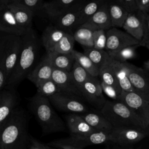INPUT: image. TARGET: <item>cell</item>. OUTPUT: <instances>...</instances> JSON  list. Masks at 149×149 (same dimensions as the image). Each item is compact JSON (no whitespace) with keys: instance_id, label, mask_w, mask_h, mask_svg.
<instances>
[{"instance_id":"obj_1","label":"cell","mask_w":149,"mask_h":149,"mask_svg":"<svg viewBox=\"0 0 149 149\" xmlns=\"http://www.w3.org/2000/svg\"><path fill=\"white\" fill-rule=\"evenodd\" d=\"M29 120L26 111L18 106L0 126V149H30L33 137L28 131Z\"/></svg>"},{"instance_id":"obj_2","label":"cell","mask_w":149,"mask_h":149,"mask_svg":"<svg viewBox=\"0 0 149 149\" xmlns=\"http://www.w3.org/2000/svg\"><path fill=\"white\" fill-rule=\"evenodd\" d=\"M22 46L17 64L10 75L7 86L16 87L37 65L40 49V41L37 32L33 28L22 36Z\"/></svg>"},{"instance_id":"obj_3","label":"cell","mask_w":149,"mask_h":149,"mask_svg":"<svg viewBox=\"0 0 149 149\" xmlns=\"http://www.w3.org/2000/svg\"><path fill=\"white\" fill-rule=\"evenodd\" d=\"M29 108L45 134L63 132L65 123L54 111L47 97L36 93L30 98Z\"/></svg>"},{"instance_id":"obj_4","label":"cell","mask_w":149,"mask_h":149,"mask_svg":"<svg viewBox=\"0 0 149 149\" xmlns=\"http://www.w3.org/2000/svg\"><path fill=\"white\" fill-rule=\"evenodd\" d=\"M100 112L110 122L113 127H128L148 130L144 120L128 106L120 101L107 100Z\"/></svg>"},{"instance_id":"obj_5","label":"cell","mask_w":149,"mask_h":149,"mask_svg":"<svg viewBox=\"0 0 149 149\" xmlns=\"http://www.w3.org/2000/svg\"><path fill=\"white\" fill-rule=\"evenodd\" d=\"M22 46V36L1 32L0 68L6 70L9 79L17 64Z\"/></svg>"},{"instance_id":"obj_6","label":"cell","mask_w":149,"mask_h":149,"mask_svg":"<svg viewBox=\"0 0 149 149\" xmlns=\"http://www.w3.org/2000/svg\"><path fill=\"white\" fill-rule=\"evenodd\" d=\"M110 132H97L85 134H72L70 136L55 140L47 144L50 147L61 149H84L91 145L110 142Z\"/></svg>"},{"instance_id":"obj_7","label":"cell","mask_w":149,"mask_h":149,"mask_svg":"<svg viewBox=\"0 0 149 149\" xmlns=\"http://www.w3.org/2000/svg\"><path fill=\"white\" fill-rule=\"evenodd\" d=\"M48 98L51 104L59 111L80 115L90 111L81 101L83 99L76 95L59 92Z\"/></svg>"},{"instance_id":"obj_8","label":"cell","mask_w":149,"mask_h":149,"mask_svg":"<svg viewBox=\"0 0 149 149\" xmlns=\"http://www.w3.org/2000/svg\"><path fill=\"white\" fill-rule=\"evenodd\" d=\"M149 134V130L134 127H113L110 132V142L122 146H130Z\"/></svg>"},{"instance_id":"obj_9","label":"cell","mask_w":149,"mask_h":149,"mask_svg":"<svg viewBox=\"0 0 149 149\" xmlns=\"http://www.w3.org/2000/svg\"><path fill=\"white\" fill-rule=\"evenodd\" d=\"M123 64L135 92L149 101V76L147 70L127 62Z\"/></svg>"},{"instance_id":"obj_10","label":"cell","mask_w":149,"mask_h":149,"mask_svg":"<svg viewBox=\"0 0 149 149\" xmlns=\"http://www.w3.org/2000/svg\"><path fill=\"white\" fill-rule=\"evenodd\" d=\"M80 90L83 100L86 101L99 111L104 107L107 100L104 95L98 77H94L85 82L80 86Z\"/></svg>"},{"instance_id":"obj_11","label":"cell","mask_w":149,"mask_h":149,"mask_svg":"<svg viewBox=\"0 0 149 149\" xmlns=\"http://www.w3.org/2000/svg\"><path fill=\"white\" fill-rule=\"evenodd\" d=\"M87 3L81 0H59L45 2L48 20L52 22L58 17L72 12L80 11Z\"/></svg>"},{"instance_id":"obj_12","label":"cell","mask_w":149,"mask_h":149,"mask_svg":"<svg viewBox=\"0 0 149 149\" xmlns=\"http://www.w3.org/2000/svg\"><path fill=\"white\" fill-rule=\"evenodd\" d=\"M106 34L105 50L108 52L116 51L129 46L140 45V41L133 38L126 31H121L116 27L111 28L106 31Z\"/></svg>"},{"instance_id":"obj_13","label":"cell","mask_w":149,"mask_h":149,"mask_svg":"<svg viewBox=\"0 0 149 149\" xmlns=\"http://www.w3.org/2000/svg\"><path fill=\"white\" fill-rule=\"evenodd\" d=\"M9 1L10 0L0 1V31L9 34L22 36L26 30L18 23L8 7Z\"/></svg>"},{"instance_id":"obj_14","label":"cell","mask_w":149,"mask_h":149,"mask_svg":"<svg viewBox=\"0 0 149 149\" xmlns=\"http://www.w3.org/2000/svg\"><path fill=\"white\" fill-rule=\"evenodd\" d=\"M19 95L16 87L6 86L0 91V126L19 106Z\"/></svg>"},{"instance_id":"obj_15","label":"cell","mask_w":149,"mask_h":149,"mask_svg":"<svg viewBox=\"0 0 149 149\" xmlns=\"http://www.w3.org/2000/svg\"><path fill=\"white\" fill-rule=\"evenodd\" d=\"M119 101L137 113L144 120L147 127L149 123V101L144 99L136 92L124 91L122 92Z\"/></svg>"},{"instance_id":"obj_16","label":"cell","mask_w":149,"mask_h":149,"mask_svg":"<svg viewBox=\"0 0 149 149\" xmlns=\"http://www.w3.org/2000/svg\"><path fill=\"white\" fill-rule=\"evenodd\" d=\"M81 27L88 28L93 31L103 30L106 31L112 28L108 1H105L90 20Z\"/></svg>"},{"instance_id":"obj_17","label":"cell","mask_w":149,"mask_h":149,"mask_svg":"<svg viewBox=\"0 0 149 149\" xmlns=\"http://www.w3.org/2000/svg\"><path fill=\"white\" fill-rule=\"evenodd\" d=\"M53 71L54 67L51 63L49 55L46 52L43 58L27 76V79L37 87L42 82L52 78Z\"/></svg>"},{"instance_id":"obj_18","label":"cell","mask_w":149,"mask_h":149,"mask_svg":"<svg viewBox=\"0 0 149 149\" xmlns=\"http://www.w3.org/2000/svg\"><path fill=\"white\" fill-rule=\"evenodd\" d=\"M52 79L57 84L61 92L76 95L83 99L80 88L74 81L70 72L54 68Z\"/></svg>"},{"instance_id":"obj_19","label":"cell","mask_w":149,"mask_h":149,"mask_svg":"<svg viewBox=\"0 0 149 149\" xmlns=\"http://www.w3.org/2000/svg\"><path fill=\"white\" fill-rule=\"evenodd\" d=\"M8 7L18 23L25 30L32 29L34 15L31 10L21 3L19 0H10Z\"/></svg>"},{"instance_id":"obj_20","label":"cell","mask_w":149,"mask_h":149,"mask_svg":"<svg viewBox=\"0 0 149 149\" xmlns=\"http://www.w3.org/2000/svg\"><path fill=\"white\" fill-rule=\"evenodd\" d=\"M144 14L140 11L129 14L123 26V29L135 39L141 41L144 36Z\"/></svg>"},{"instance_id":"obj_21","label":"cell","mask_w":149,"mask_h":149,"mask_svg":"<svg viewBox=\"0 0 149 149\" xmlns=\"http://www.w3.org/2000/svg\"><path fill=\"white\" fill-rule=\"evenodd\" d=\"M66 125L72 134H85L97 132L80 116V114L69 113L65 116Z\"/></svg>"},{"instance_id":"obj_22","label":"cell","mask_w":149,"mask_h":149,"mask_svg":"<svg viewBox=\"0 0 149 149\" xmlns=\"http://www.w3.org/2000/svg\"><path fill=\"white\" fill-rule=\"evenodd\" d=\"M65 33L52 24H49L45 29L42 34L41 42L47 53L54 52L55 47Z\"/></svg>"},{"instance_id":"obj_23","label":"cell","mask_w":149,"mask_h":149,"mask_svg":"<svg viewBox=\"0 0 149 149\" xmlns=\"http://www.w3.org/2000/svg\"><path fill=\"white\" fill-rule=\"evenodd\" d=\"M80 116L93 129L97 132H111L113 129L112 125L110 122L100 113L93 111H89Z\"/></svg>"},{"instance_id":"obj_24","label":"cell","mask_w":149,"mask_h":149,"mask_svg":"<svg viewBox=\"0 0 149 149\" xmlns=\"http://www.w3.org/2000/svg\"><path fill=\"white\" fill-rule=\"evenodd\" d=\"M108 63L113 70L122 91L126 92H135V90L129 80L127 71L124 66L123 63L118 62L111 57L109 58Z\"/></svg>"},{"instance_id":"obj_25","label":"cell","mask_w":149,"mask_h":149,"mask_svg":"<svg viewBox=\"0 0 149 149\" xmlns=\"http://www.w3.org/2000/svg\"><path fill=\"white\" fill-rule=\"evenodd\" d=\"M48 54L49 55L51 62L54 69L71 72L75 62V59L72 53L63 54L51 52Z\"/></svg>"},{"instance_id":"obj_26","label":"cell","mask_w":149,"mask_h":149,"mask_svg":"<svg viewBox=\"0 0 149 149\" xmlns=\"http://www.w3.org/2000/svg\"><path fill=\"white\" fill-rule=\"evenodd\" d=\"M105 2L104 0H97L87 2L79 12L74 29L76 30L87 22Z\"/></svg>"},{"instance_id":"obj_27","label":"cell","mask_w":149,"mask_h":149,"mask_svg":"<svg viewBox=\"0 0 149 149\" xmlns=\"http://www.w3.org/2000/svg\"><path fill=\"white\" fill-rule=\"evenodd\" d=\"M80 11L72 12L64 14L55 19L51 23L59 30L65 33L73 34V30L74 29Z\"/></svg>"},{"instance_id":"obj_28","label":"cell","mask_w":149,"mask_h":149,"mask_svg":"<svg viewBox=\"0 0 149 149\" xmlns=\"http://www.w3.org/2000/svg\"><path fill=\"white\" fill-rule=\"evenodd\" d=\"M112 27H123L129 13L115 1H108Z\"/></svg>"},{"instance_id":"obj_29","label":"cell","mask_w":149,"mask_h":149,"mask_svg":"<svg viewBox=\"0 0 149 149\" xmlns=\"http://www.w3.org/2000/svg\"><path fill=\"white\" fill-rule=\"evenodd\" d=\"M84 54L100 70L108 61L110 56L106 50H100L94 48H84Z\"/></svg>"},{"instance_id":"obj_30","label":"cell","mask_w":149,"mask_h":149,"mask_svg":"<svg viewBox=\"0 0 149 149\" xmlns=\"http://www.w3.org/2000/svg\"><path fill=\"white\" fill-rule=\"evenodd\" d=\"M72 54L73 55L75 61L77 62L90 74L94 77H99L100 69L84 53L80 52L74 49L73 50Z\"/></svg>"},{"instance_id":"obj_31","label":"cell","mask_w":149,"mask_h":149,"mask_svg":"<svg viewBox=\"0 0 149 149\" xmlns=\"http://www.w3.org/2000/svg\"><path fill=\"white\" fill-rule=\"evenodd\" d=\"M94 31L88 28L80 27L73 32L75 41L80 44L83 48H94Z\"/></svg>"},{"instance_id":"obj_32","label":"cell","mask_w":149,"mask_h":149,"mask_svg":"<svg viewBox=\"0 0 149 149\" xmlns=\"http://www.w3.org/2000/svg\"><path fill=\"white\" fill-rule=\"evenodd\" d=\"M19 2L29 8L33 13L34 17L37 16L42 19H48L45 2L42 0H19Z\"/></svg>"},{"instance_id":"obj_33","label":"cell","mask_w":149,"mask_h":149,"mask_svg":"<svg viewBox=\"0 0 149 149\" xmlns=\"http://www.w3.org/2000/svg\"><path fill=\"white\" fill-rule=\"evenodd\" d=\"M100 80L105 84L115 87L118 90L122 91L119 81L112 68L108 62L100 70Z\"/></svg>"},{"instance_id":"obj_34","label":"cell","mask_w":149,"mask_h":149,"mask_svg":"<svg viewBox=\"0 0 149 149\" xmlns=\"http://www.w3.org/2000/svg\"><path fill=\"white\" fill-rule=\"evenodd\" d=\"M140 45L129 46L123 48L116 51L108 52L112 58L121 63L127 62L128 60L133 59L136 56V49Z\"/></svg>"},{"instance_id":"obj_35","label":"cell","mask_w":149,"mask_h":149,"mask_svg":"<svg viewBox=\"0 0 149 149\" xmlns=\"http://www.w3.org/2000/svg\"><path fill=\"white\" fill-rule=\"evenodd\" d=\"M70 73L74 81L79 88L80 86L85 82L94 77V76L90 74L76 61Z\"/></svg>"},{"instance_id":"obj_36","label":"cell","mask_w":149,"mask_h":149,"mask_svg":"<svg viewBox=\"0 0 149 149\" xmlns=\"http://www.w3.org/2000/svg\"><path fill=\"white\" fill-rule=\"evenodd\" d=\"M75 40L73 34L66 33L55 47L53 52L58 54H70L73 51Z\"/></svg>"},{"instance_id":"obj_37","label":"cell","mask_w":149,"mask_h":149,"mask_svg":"<svg viewBox=\"0 0 149 149\" xmlns=\"http://www.w3.org/2000/svg\"><path fill=\"white\" fill-rule=\"evenodd\" d=\"M59 92L58 86L52 78L42 82L37 87V93L47 98Z\"/></svg>"},{"instance_id":"obj_38","label":"cell","mask_w":149,"mask_h":149,"mask_svg":"<svg viewBox=\"0 0 149 149\" xmlns=\"http://www.w3.org/2000/svg\"><path fill=\"white\" fill-rule=\"evenodd\" d=\"M93 42L94 48L100 50H104L107 44L106 31L103 30L94 31Z\"/></svg>"},{"instance_id":"obj_39","label":"cell","mask_w":149,"mask_h":149,"mask_svg":"<svg viewBox=\"0 0 149 149\" xmlns=\"http://www.w3.org/2000/svg\"><path fill=\"white\" fill-rule=\"evenodd\" d=\"M100 84L103 93H104L109 98L113 101H119L122 91L118 90L115 87L109 86L101 80Z\"/></svg>"},{"instance_id":"obj_40","label":"cell","mask_w":149,"mask_h":149,"mask_svg":"<svg viewBox=\"0 0 149 149\" xmlns=\"http://www.w3.org/2000/svg\"><path fill=\"white\" fill-rule=\"evenodd\" d=\"M115 2L121 6L129 14L134 13L138 11L136 0H116Z\"/></svg>"},{"instance_id":"obj_41","label":"cell","mask_w":149,"mask_h":149,"mask_svg":"<svg viewBox=\"0 0 149 149\" xmlns=\"http://www.w3.org/2000/svg\"><path fill=\"white\" fill-rule=\"evenodd\" d=\"M149 44V13L144 14V36L140 42L141 47H146Z\"/></svg>"},{"instance_id":"obj_42","label":"cell","mask_w":149,"mask_h":149,"mask_svg":"<svg viewBox=\"0 0 149 149\" xmlns=\"http://www.w3.org/2000/svg\"><path fill=\"white\" fill-rule=\"evenodd\" d=\"M138 10L144 14L149 13V0H136Z\"/></svg>"},{"instance_id":"obj_43","label":"cell","mask_w":149,"mask_h":149,"mask_svg":"<svg viewBox=\"0 0 149 149\" xmlns=\"http://www.w3.org/2000/svg\"><path fill=\"white\" fill-rule=\"evenodd\" d=\"M9 77L7 76L6 70L0 68V91L3 90L7 85Z\"/></svg>"},{"instance_id":"obj_44","label":"cell","mask_w":149,"mask_h":149,"mask_svg":"<svg viewBox=\"0 0 149 149\" xmlns=\"http://www.w3.org/2000/svg\"><path fill=\"white\" fill-rule=\"evenodd\" d=\"M112 144H108L105 149H132L130 146H122L117 144L112 143Z\"/></svg>"},{"instance_id":"obj_45","label":"cell","mask_w":149,"mask_h":149,"mask_svg":"<svg viewBox=\"0 0 149 149\" xmlns=\"http://www.w3.org/2000/svg\"><path fill=\"white\" fill-rule=\"evenodd\" d=\"M41 143L37 141L34 138L32 137V143L30 149H41Z\"/></svg>"},{"instance_id":"obj_46","label":"cell","mask_w":149,"mask_h":149,"mask_svg":"<svg viewBox=\"0 0 149 149\" xmlns=\"http://www.w3.org/2000/svg\"><path fill=\"white\" fill-rule=\"evenodd\" d=\"M144 69L147 71H149V59L144 63Z\"/></svg>"},{"instance_id":"obj_47","label":"cell","mask_w":149,"mask_h":149,"mask_svg":"<svg viewBox=\"0 0 149 149\" xmlns=\"http://www.w3.org/2000/svg\"><path fill=\"white\" fill-rule=\"evenodd\" d=\"M41 145V149H53L52 148H51L50 146H49L47 144H42L41 143L40 144Z\"/></svg>"},{"instance_id":"obj_48","label":"cell","mask_w":149,"mask_h":149,"mask_svg":"<svg viewBox=\"0 0 149 149\" xmlns=\"http://www.w3.org/2000/svg\"><path fill=\"white\" fill-rule=\"evenodd\" d=\"M146 47L147 48H148V49H149V44H147L146 45V47Z\"/></svg>"},{"instance_id":"obj_49","label":"cell","mask_w":149,"mask_h":149,"mask_svg":"<svg viewBox=\"0 0 149 149\" xmlns=\"http://www.w3.org/2000/svg\"><path fill=\"white\" fill-rule=\"evenodd\" d=\"M147 127H148V130H149V123H148V126H147Z\"/></svg>"},{"instance_id":"obj_50","label":"cell","mask_w":149,"mask_h":149,"mask_svg":"<svg viewBox=\"0 0 149 149\" xmlns=\"http://www.w3.org/2000/svg\"><path fill=\"white\" fill-rule=\"evenodd\" d=\"M147 73H148V76H149V71H147Z\"/></svg>"},{"instance_id":"obj_51","label":"cell","mask_w":149,"mask_h":149,"mask_svg":"<svg viewBox=\"0 0 149 149\" xmlns=\"http://www.w3.org/2000/svg\"><path fill=\"white\" fill-rule=\"evenodd\" d=\"M53 149H56V148H53Z\"/></svg>"}]
</instances>
